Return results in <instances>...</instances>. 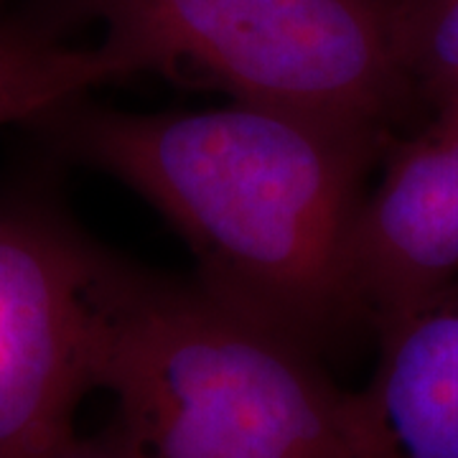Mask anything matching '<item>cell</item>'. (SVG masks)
<instances>
[{"mask_svg":"<svg viewBox=\"0 0 458 458\" xmlns=\"http://www.w3.org/2000/svg\"><path fill=\"white\" fill-rule=\"evenodd\" d=\"M132 74L194 72L232 99L382 138L410 105L397 0H72Z\"/></svg>","mask_w":458,"mask_h":458,"instance_id":"cell-3","label":"cell"},{"mask_svg":"<svg viewBox=\"0 0 458 458\" xmlns=\"http://www.w3.org/2000/svg\"><path fill=\"white\" fill-rule=\"evenodd\" d=\"M458 280V113L430 117L361 199L349 240L354 327L375 334Z\"/></svg>","mask_w":458,"mask_h":458,"instance_id":"cell-5","label":"cell"},{"mask_svg":"<svg viewBox=\"0 0 458 458\" xmlns=\"http://www.w3.org/2000/svg\"><path fill=\"white\" fill-rule=\"evenodd\" d=\"M397 49L410 102L458 113V0H397Z\"/></svg>","mask_w":458,"mask_h":458,"instance_id":"cell-8","label":"cell"},{"mask_svg":"<svg viewBox=\"0 0 458 458\" xmlns=\"http://www.w3.org/2000/svg\"><path fill=\"white\" fill-rule=\"evenodd\" d=\"M49 458H135L113 428L98 436H80L77 430Z\"/></svg>","mask_w":458,"mask_h":458,"instance_id":"cell-9","label":"cell"},{"mask_svg":"<svg viewBox=\"0 0 458 458\" xmlns=\"http://www.w3.org/2000/svg\"><path fill=\"white\" fill-rule=\"evenodd\" d=\"M360 393L382 458H458V280L377 334Z\"/></svg>","mask_w":458,"mask_h":458,"instance_id":"cell-6","label":"cell"},{"mask_svg":"<svg viewBox=\"0 0 458 458\" xmlns=\"http://www.w3.org/2000/svg\"><path fill=\"white\" fill-rule=\"evenodd\" d=\"M92 247L41 204L0 207V458H49L92 390Z\"/></svg>","mask_w":458,"mask_h":458,"instance_id":"cell-4","label":"cell"},{"mask_svg":"<svg viewBox=\"0 0 458 458\" xmlns=\"http://www.w3.org/2000/svg\"><path fill=\"white\" fill-rule=\"evenodd\" d=\"M131 74V66L102 44L66 47L49 31L0 21V128L38 125L99 84Z\"/></svg>","mask_w":458,"mask_h":458,"instance_id":"cell-7","label":"cell"},{"mask_svg":"<svg viewBox=\"0 0 458 458\" xmlns=\"http://www.w3.org/2000/svg\"><path fill=\"white\" fill-rule=\"evenodd\" d=\"M33 128L164 214L225 306L316 354L354 327L346 262L377 135L237 99L189 113L80 99Z\"/></svg>","mask_w":458,"mask_h":458,"instance_id":"cell-1","label":"cell"},{"mask_svg":"<svg viewBox=\"0 0 458 458\" xmlns=\"http://www.w3.org/2000/svg\"><path fill=\"white\" fill-rule=\"evenodd\" d=\"M87 309L92 390L135 458H382L360 393L204 288L92 252Z\"/></svg>","mask_w":458,"mask_h":458,"instance_id":"cell-2","label":"cell"}]
</instances>
